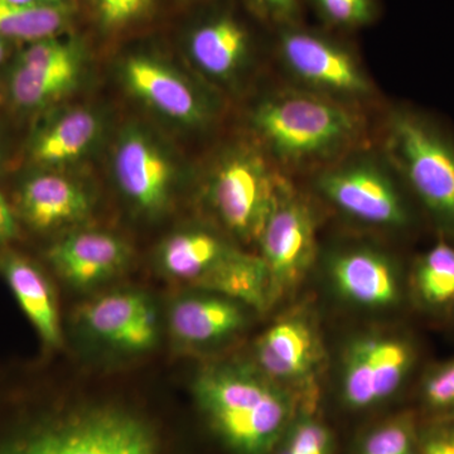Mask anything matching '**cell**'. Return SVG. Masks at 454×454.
I'll return each instance as SVG.
<instances>
[{
	"label": "cell",
	"mask_w": 454,
	"mask_h": 454,
	"mask_svg": "<svg viewBox=\"0 0 454 454\" xmlns=\"http://www.w3.org/2000/svg\"><path fill=\"white\" fill-rule=\"evenodd\" d=\"M254 142L286 177H310L372 142L367 113L284 82L249 113Z\"/></svg>",
	"instance_id": "cell-1"
},
{
	"label": "cell",
	"mask_w": 454,
	"mask_h": 454,
	"mask_svg": "<svg viewBox=\"0 0 454 454\" xmlns=\"http://www.w3.org/2000/svg\"><path fill=\"white\" fill-rule=\"evenodd\" d=\"M193 394L212 432L232 454H273L301 404L253 361L206 366Z\"/></svg>",
	"instance_id": "cell-2"
},
{
	"label": "cell",
	"mask_w": 454,
	"mask_h": 454,
	"mask_svg": "<svg viewBox=\"0 0 454 454\" xmlns=\"http://www.w3.org/2000/svg\"><path fill=\"white\" fill-rule=\"evenodd\" d=\"M376 145L442 239L454 244V139L434 118L406 106L387 107Z\"/></svg>",
	"instance_id": "cell-3"
},
{
	"label": "cell",
	"mask_w": 454,
	"mask_h": 454,
	"mask_svg": "<svg viewBox=\"0 0 454 454\" xmlns=\"http://www.w3.org/2000/svg\"><path fill=\"white\" fill-rule=\"evenodd\" d=\"M349 37L306 22L278 27L271 53L284 82L367 113L379 103V89Z\"/></svg>",
	"instance_id": "cell-4"
},
{
	"label": "cell",
	"mask_w": 454,
	"mask_h": 454,
	"mask_svg": "<svg viewBox=\"0 0 454 454\" xmlns=\"http://www.w3.org/2000/svg\"><path fill=\"white\" fill-rule=\"evenodd\" d=\"M310 192L343 219L378 231L414 225L411 195L379 146H358L309 177Z\"/></svg>",
	"instance_id": "cell-5"
},
{
	"label": "cell",
	"mask_w": 454,
	"mask_h": 454,
	"mask_svg": "<svg viewBox=\"0 0 454 454\" xmlns=\"http://www.w3.org/2000/svg\"><path fill=\"white\" fill-rule=\"evenodd\" d=\"M413 337L403 331L372 327L343 343L337 365V400L349 414L379 411L395 400L418 361Z\"/></svg>",
	"instance_id": "cell-6"
},
{
	"label": "cell",
	"mask_w": 454,
	"mask_h": 454,
	"mask_svg": "<svg viewBox=\"0 0 454 454\" xmlns=\"http://www.w3.org/2000/svg\"><path fill=\"white\" fill-rule=\"evenodd\" d=\"M0 454H158V441L137 415L95 408L37 424L2 444Z\"/></svg>",
	"instance_id": "cell-7"
},
{
	"label": "cell",
	"mask_w": 454,
	"mask_h": 454,
	"mask_svg": "<svg viewBox=\"0 0 454 454\" xmlns=\"http://www.w3.org/2000/svg\"><path fill=\"white\" fill-rule=\"evenodd\" d=\"M316 196L284 176L276 203L258 239L269 279V309L286 300L318 262Z\"/></svg>",
	"instance_id": "cell-8"
},
{
	"label": "cell",
	"mask_w": 454,
	"mask_h": 454,
	"mask_svg": "<svg viewBox=\"0 0 454 454\" xmlns=\"http://www.w3.org/2000/svg\"><path fill=\"white\" fill-rule=\"evenodd\" d=\"M207 197L217 219L244 243H258L284 176L254 140L229 146L210 169Z\"/></svg>",
	"instance_id": "cell-9"
},
{
	"label": "cell",
	"mask_w": 454,
	"mask_h": 454,
	"mask_svg": "<svg viewBox=\"0 0 454 454\" xmlns=\"http://www.w3.org/2000/svg\"><path fill=\"white\" fill-rule=\"evenodd\" d=\"M252 361L301 403H319L327 348L316 310L301 304L283 313L256 339Z\"/></svg>",
	"instance_id": "cell-10"
},
{
	"label": "cell",
	"mask_w": 454,
	"mask_h": 454,
	"mask_svg": "<svg viewBox=\"0 0 454 454\" xmlns=\"http://www.w3.org/2000/svg\"><path fill=\"white\" fill-rule=\"evenodd\" d=\"M325 280L334 298L352 309L393 312L405 297L402 265L384 247L354 241L319 250Z\"/></svg>",
	"instance_id": "cell-11"
},
{
	"label": "cell",
	"mask_w": 454,
	"mask_h": 454,
	"mask_svg": "<svg viewBox=\"0 0 454 454\" xmlns=\"http://www.w3.org/2000/svg\"><path fill=\"white\" fill-rule=\"evenodd\" d=\"M82 64L77 42L57 35L32 42L18 57L9 77L12 98L27 109L49 106L76 86Z\"/></svg>",
	"instance_id": "cell-12"
},
{
	"label": "cell",
	"mask_w": 454,
	"mask_h": 454,
	"mask_svg": "<svg viewBox=\"0 0 454 454\" xmlns=\"http://www.w3.org/2000/svg\"><path fill=\"white\" fill-rule=\"evenodd\" d=\"M260 42L258 32L234 9H211L199 18L187 35L193 64L206 76L231 82L253 61Z\"/></svg>",
	"instance_id": "cell-13"
},
{
	"label": "cell",
	"mask_w": 454,
	"mask_h": 454,
	"mask_svg": "<svg viewBox=\"0 0 454 454\" xmlns=\"http://www.w3.org/2000/svg\"><path fill=\"white\" fill-rule=\"evenodd\" d=\"M122 77L137 97L182 125L202 128L212 121L210 101L186 77L162 62L130 57L122 66Z\"/></svg>",
	"instance_id": "cell-14"
},
{
	"label": "cell",
	"mask_w": 454,
	"mask_h": 454,
	"mask_svg": "<svg viewBox=\"0 0 454 454\" xmlns=\"http://www.w3.org/2000/svg\"><path fill=\"white\" fill-rule=\"evenodd\" d=\"M114 168L122 192L140 210L155 214L166 207L175 168L151 137L138 129L125 131L116 145Z\"/></svg>",
	"instance_id": "cell-15"
},
{
	"label": "cell",
	"mask_w": 454,
	"mask_h": 454,
	"mask_svg": "<svg viewBox=\"0 0 454 454\" xmlns=\"http://www.w3.org/2000/svg\"><path fill=\"white\" fill-rule=\"evenodd\" d=\"M80 316L90 333L125 351H148L160 336L157 310L140 293L104 295L86 304Z\"/></svg>",
	"instance_id": "cell-16"
},
{
	"label": "cell",
	"mask_w": 454,
	"mask_h": 454,
	"mask_svg": "<svg viewBox=\"0 0 454 454\" xmlns=\"http://www.w3.org/2000/svg\"><path fill=\"white\" fill-rule=\"evenodd\" d=\"M197 291L173 304L169 324L176 339L193 348H210L247 327L252 309L217 293Z\"/></svg>",
	"instance_id": "cell-17"
},
{
	"label": "cell",
	"mask_w": 454,
	"mask_h": 454,
	"mask_svg": "<svg viewBox=\"0 0 454 454\" xmlns=\"http://www.w3.org/2000/svg\"><path fill=\"white\" fill-rule=\"evenodd\" d=\"M49 259L66 282L77 288H91L125 268L129 249L121 239L106 232H77L53 245Z\"/></svg>",
	"instance_id": "cell-18"
},
{
	"label": "cell",
	"mask_w": 454,
	"mask_h": 454,
	"mask_svg": "<svg viewBox=\"0 0 454 454\" xmlns=\"http://www.w3.org/2000/svg\"><path fill=\"white\" fill-rule=\"evenodd\" d=\"M20 206L29 225L49 230L82 220L89 214L90 200L70 179L38 175L23 184Z\"/></svg>",
	"instance_id": "cell-19"
},
{
	"label": "cell",
	"mask_w": 454,
	"mask_h": 454,
	"mask_svg": "<svg viewBox=\"0 0 454 454\" xmlns=\"http://www.w3.org/2000/svg\"><path fill=\"white\" fill-rule=\"evenodd\" d=\"M3 276L29 322L50 348L62 345L61 322L49 280L28 260L7 256L2 262Z\"/></svg>",
	"instance_id": "cell-20"
},
{
	"label": "cell",
	"mask_w": 454,
	"mask_h": 454,
	"mask_svg": "<svg viewBox=\"0 0 454 454\" xmlns=\"http://www.w3.org/2000/svg\"><path fill=\"white\" fill-rule=\"evenodd\" d=\"M238 247L208 230L193 229L169 238L160 249L166 273L195 286Z\"/></svg>",
	"instance_id": "cell-21"
},
{
	"label": "cell",
	"mask_w": 454,
	"mask_h": 454,
	"mask_svg": "<svg viewBox=\"0 0 454 454\" xmlns=\"http://www.w3.org/2000/svg\"><path fill=\"white\" fill-rule=\"evenodd\" d=\"M193 288L240 301L254 312L269 310V279L259 254L236 249Z\"/></svg>",
	"instance_id": "cell-22"
},
{
	"label": "cell",
	"mask_w": 454,
	"mask_h": 454,
	"mask_svg": "<svg viewBox=\"0 0 454 454\" xmlns=\"http://www.w3.org/2000/svg\"><path fill=\"white\" fill-rule=\"evenodd\" d=\"M98 130V119L91 112L77 109L65 114L33 140V160L42 166L73 162L89 151Z\"/></svg>",
	"instance_id": "cell-23"
},
{
	"label": "cell",
	"mask_w": 454,
	"mask_h": 454,
	"mask_svg": "<svg viewBox=\"0 0 454 454\" xmlns=\"http://www.w3.org/2000/svg\"><path fill=\"white\" fill-rule=\"evenodd\" d=\"M415 300L428 310L454 304V244L441 239L415 262L411 278Z\"/></svg>",
	"instance_id": "cell-24"
},
{
	"label": "cell",
	"mask_w": 454,
	"mask_h": 454,
	"mask_svg": "<svg viewBox=\"0 0 454 454\" xmlns=\"http://www.w3.org/2000/svg\"><path fill=\"white\" fill-rule=\"evenodd\" d=\"M70 5L35 7L0 0V37L35 42L55 37L70 22Z\"/></svg>",
	"instance_id": "cell-25"
},
{
	"label": "cell",
	"mask_w": 454,
	"mask_h": 454,
	"mask_svg": "<svg viewBox=\"0 0 454 454\" xmlns=\"http://www.w3.org/2000/svg\"><path fill=\"white\" fill-rule=\"evenodd\" d=\"M349 454H420L419 415L397 411L372 423L358 433Z\"/></svg>",
	"instance_id": "cell-26"
},
{
	"label": "cell",
	"mask_w": 454,
	"mask_h": 454,
	"mask_svg": "<svg viewBox=\"0 0 454 454\" xmlns=\"http://www.w3.org/2000/svg\"><path fill=\"white\" fill-rule=\"evenodd\" d=\"M273 454H336V437L319 403H301Z\"/></svg>",
	"instance_id": "cell-27"
},
{
	"label": "cell",
	"mask_w": 454,
	"mask_h": 454,
	"mask_svg": "<svg viewBox=\"0 0 454 454\" xmlns=\"http://www.w3.org/2000/svg\"><path fill=\"white\" fill-rule=\"evenodd\" d=\"M312 9L319 26L330 31L352 35L380 20V0H304Z\"/></svg>",
	"instance_id": "cell-28"
},
{
	"label": "cell",
	"mask_w": 454,
	"mask_h": 454,
	"mask_svg": "<svg viewBox=\"0 0 454 454\" xmlns=\"http://www.w3.org/2000/svg\"><path fill=\"white\" fill-rule=\"evenodd\" d=\"M422 419L454 417V357L430 367L419 387Z\"/></svg>",
	"instance_id": "cell-29"
},
{
	"label": "cell",
	"mask_w": 454,
	"mask_h": 454,
	"mask_svg": "<svg viewBox=\"0 0 454 454\" xmlns=\"http://www.w3.org/2000/svg\"><path fill=\"white\" fill-rule=\"evenodd\" d=\"M100 25L109 31L127 28L145 20L154 0H92Z\"/></svg>",
	"instance_id": "cell-30"
},
{
	"label": "cell",
	"mask_w": 454,
	"mask_h": 454,
	"mask_svg": "<svg viewBox=\"0 0 454 454\" xmlns=\"http://www.w3.org/2000/svg\"><path fill=\"white\" fill-rule=\"evenodd\" d=\"M247 9L270 29L304 22V0H244Z\"/></svg>",
	"instance_id": "cell-31"
},
{
	"label": "cell",
	"mask_w": 454,
	"mask_h": 454,
	"mask_svg": "<svg viewBox=\"0 0 454 454\" xmlns=\"http://www.w3.org/2000/svg\"><path fill=\"white\" fill-rule=\"evenodd\" d=\"M420 454H454V417L419 418Z\"/></svg>",
	"instance_id": "cell-32"
},
{
	"label": "cell",
	"mask_w": 454,
	"mask_h": 454,
	"mask_svg": "<svg viewBox=\"0 0 454 454\" xmlns=\"http://www.w3.org/2000/svg\"><path fill=\"white\" fill-rule=\"evenodd\" d=\"M17 234V223L7 200L0 193V243L11 240Z\"/></svg>",
	"instance_id": "cell-33"
},
{
	"label": "cell",
	"mask_w": 454,
	"mask_h": 454,
	"mask_svg": "<svg viewBox=\"0 0 454 454\" xmlns=\"http://www.w3.org/2000/svg\"><path fill=\"white\" fill-rule=\"evenodd\" d=\"M23 5H35V7H57V5L68 4L67 0H12Z\"/></svg>",
	"instance_id": "cell-34"
},
{
	"label": "cell",
	"mask_w": 454,
	"mask_h": 454,
	"mask_svg": "<svg viewBox=\"0 0 454 454\" xmlns=\"http://www.w3.org/2000/svg\"><path fill=\"white\" fill-rule=\"evenodd\" d=\"M4 55H5L4 38L0 37V62H2L3 59H4Z\"/></svg>",
	"instance_id": "cell-35"
},
{
	"label": "cell",
	"mask_w": 454,
	"mask_h": 454,
	"mask_svg": "<svg viewBox=\"0 0 454 454\" xmlns=\"http://www.w3.org/2000/svg\"><path fill=\"white\" fill-rule=\"evenodd\" d=\"M452 309H453V312H454V304H453V306H452Z\"/></svg>",
	"instance_id": "cell-36"
}]
</instances>
